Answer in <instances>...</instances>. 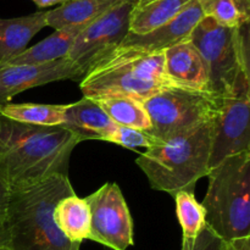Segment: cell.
<instances>
[{
  "mask_svg": "<svg viewBox=\"0 0 250 250\" xmlns=\"http://www.w3.org/2000/svg\"><path fill=\"white\" fill-rule=\"evenodd\" d=\"M80 143L62 126H34L0 115V176L10 192L67 176L70 156Z\"/></svg>",
  "mask_w": 250,
  "mask_h": 250,
  "instance_id": "6da1fadb",
  "label": "cell"
},
{
  "mask_svg": "<svg viewBox=\"0 0 250 250\" xmlns=\"http://www.w3.org/2000/svg\"><path fill=\"white\" fill-rule=\"evenodd\" d=\"M76 194L68 176L55 175L31 187L10 192L5 229L9 250H80L54 221L61 199Z\"/></svg>",
  "mask_w": 250,
  "mask_h": 250,
  "instance_id": "7a4b0ae2",
  "label": "cell"
},
{
  "mask_svg": "<svg viewBox=\"0 0 250 250\" xmlns=\"http://www.w3.org/2000/svg\"><path fill=\"white\" fill-rule=\"evenodd\" d=\"M212 121L176 134L149 148L136 159L153 189L175 197L181 190L194 192L209 173Z\"/></svg>",
  "mask_w": 250,
  "mask_h": 250,
  "instance_id": "3957f363",
  "label": "cell"
},
{
  "mask_svg": "<svg viewBox=\"0 0 250 250\" xmlns=\"http://www.w3.org/2000/svg\"><path fill=\"white\" fill-rule=\"evenodd\" d=\"M249 23L225 27L204 16L189 36L190 43L204 60L209 76V92L229 98L250 89Z\"/></svg>",
  "mask_w": 250,
  "mask_h": 250,
  "instance_id": "277c9868",
  "label": "cell"
},
{
  "mask_svg": "<svg viewBox=\"0 0 250 250\" xmlns=\"http://www.w3.org/2000/svg\"><path fill=\"white\" fill-rule=\"evenodd\" d=\"M207 177L205 226L224 242L250 237V151L225 159Z\"/></svg>",
  "mask_w": 250,
  "mask_h": 250,
  "instance_id": "5b68a950",
  "label": "cell"
},
{
  "mask_svg": "<svg viewBox=\"0 0 250 250\" xmlns=\"http://www.w3.org/2000/svg\"><path fill=\"white\" fill-rule=\"evenodd\" d=\"M164 53L143 54L119 49L95 65L80 82L87 98L128 97L144 102L171 87Z\"/></svg>",
  "mask_w": 250,
  "mask_h": 250,
  "instance_id": "8992f818",
  "label": "cell"
},
{
  "mask_svg": "<svg viewBox=\"0 0 250 250\" xmlns=\"http://www.w3.org/2000/svg\"><path fill=\"white\" fill-rule=\"evenodd\" d=\"M142 104L151 124L148 133L164 142L212 121L221 109L222 99L211 93L171 85Z\"/></svg>",
  "mask_w": 250,
  "mask_h": 250,
  "instance_id": "52a82bcc",
  "label": "cell"
},
{
  "mask_svg": "<svg viewBox=\"0 0 250 250\" xmlns=\"http://www.w3.org/2000/svg\"><path fill=\"white\" fill-rule=\"evenodd\" d=\"M136 5V0H124L80 32L67 59L81 71L83 77L116 50L128 36L129 20Z\"/></svg>",
  "mask_w": 250,
  "mask_h": 250,
  "instance_id": "ba28073f",
  "label": "cell"
},
{
  "mask_svg": "<svg viewBox=\"0 0 250 250\" xmlns=\"http://www.w3.org/2000/svg\"><path fill=\"white\" fill-rule=\"evenodd\" d=\"M90 211V241L114 250L133 246V221L116 183H105L84 198Z\"/></svg>",
  "mask_w": 250,
  "mask_h": 250,
  "instance_id": "9c48e42d",
  "label": "cell"
},
{
  "mask_svg": "<svg viewBox=\"0 0 250 250\" xmlns=\"http://www.w3.org/2000/svg\"><path fill=\"white\" fill-rule=\"evenodd\" d=\"M250 89L222 99L221 109L212 120L209 167L229 156L250 151Z\"/></svg>",
  "mask_w": 250,
  "mask_h": 250,
  "instance_id": "30bf717a",
  "label": "cell"
},
{
  "mask_svg": "<svg viewBox=\"0 0 250 250\" xmlns=\"http://www.w3.org/2000/svg\"><path fill=\"white\" fill-rule=\"evenodd\" d=\"M83 75L67 58L42 65L0 63V107L19 93L56 81L81 82Z\"/></svg>",
  "mask_w": 250,
  "mask_h": 250,
  "instance_id": "8fae6325",
  "label": "cell"
},
{
  "mask_svg": "<svg viewBox=\"0 0 250 250\" xmlns=\"http://www.w3.org/2000/svg\"><path fill=\"white\" fill-rule=\"evenodd\" d=\"M204 17L199 0H193L167 23L146 34L128 33L119 49L143 54L164 53L167 49L189 39L198 22Z\"/></svg>",
  "mask_w": 250,
  "mask_h": 250,
  "instance_id": "7c38bea8",
  "label": "cell"
},
{
  "mask_svg": "<svg viewBox=\"0 0 250 250\" xmlns=\"http://www.w3.org/2000/svg\"><path fill=\"white\" fill-rule=\"evenodd\" d=\"M164 61L166 77L171 84L210 93L207 66L189 39L164 51Z\"/></svg>",
  "mask_w": 250,
  "mask_h": 250,
  "instance_id": "4fadbf2b",
  "label": "cell"
},
{
  "mask_svg": "<svg viewBox=\"0 0 250 250\" xmlns=\"http://www.w3.org/2000/svg\"><path fill=\"white\" fill-rule=\"evenodd\" d=\"M72 132L80 142L89 139L105 141L117 126L109 119L93 99L83 97L73 104L66 105L65 120L61 125Z\"/></svg>",
  "mask_w": 250,
  "mask_h": 250,
  "instance_id": "5bb4252c",
  "label": "cell"
},
{
  "mask_svg": "<svg viewBox=\"0 0 250 250\" xmlns=\"http://www.w3.org/2000/svg\"><path fill=\"white\" fill-rule=\"evenodd\" d=\"M46 27V11L15 19H0V63L26 50L31 39Z\"/></svg>",
  "mask_w": 250,
  "mask_h": 250,
  "instance_id": "9a60e30c",
  "label": "cell"
},
{
  "mask_svg": "<svg viewBox=\"0 0 250 250\" xmlns=\"http://www.w3.org/2000/svg\"><path fill=\"white\" fill-rule=\"evenodd\" d=\"M85 27V26H84ZM84 27H66L54 33L36 45L27 48L21 54L4 63L9 65H42L67 58L73 42Z\"/></svg>",
  "mask_w": 250,
  "mask_h": 250,
  "instance_id": "2e32d148",
  "label": "cell"
},
{
  "mask_svg": "<svg viewBox=\"0 0 250 250\" xmlns=\"http://www.w3.org/2000/svg\"><path fill=\"white\" fill-rule=\"evenodd\" d=\"M124 0H71L46 11V26L56 29L84 27Z\"/></svg>",
  "mask_w": 250,
  "mask_h": 250,
  "instance_id": "e0dca14e",
  "label": "cell"
},
{
  "mask_svg": "<svg viewBox=\"0 0 250 250\" xmlns=\"http://www.w3.org/2000/svg\"><path fill=\"white\" fill-rule=\"evenodd\" d=\"M54 221L58 229L75 243L89 238L90 211L84 198L76 194L61 199L54 209Z\"/></svg>",
  "mask_w": 250,
  "mask_h": 250,
  "instance_id": "ac0fdd59",
  "label": "cell"
},
{
  "mask_svg": "<svg viewBox=\"0 0 250 250\" xmlns=\"http://www.w3.org/2000/svg\"><path fill=\"white\" fill-rule=\"evenodd\" d=\"M193 0H153L136 5L129 20V33L146 34L175 19Z\"/></svg>",
  "mask_w": 250,
  "mask_h": 250,
  "instance_id": "d6986e66",
  "label": "cell"
},
{
  "mask_svg": "<svg viewBox=\"0 0 250 250\" xmlns=\"http://www.w3.org/2000/svg\"><path fill=\"white\" fill-rule=\"evenodd\" d=\"M103 109L114 124L128 128L149 132L150 120L143 104L128 97H100L90 98Z\"/></svg>",
  "mask_w": 250,
  "mask_h": 250,
  "instance_id": "ffe728a7",
  "label": "cell"
},
{
  "mask_svg": "<svg viewBox=\"0 0 250 250\" xmlns=\"http://www.w3.org/2000/svg\"><path fill=\"white\" fill-rule=\"evenodd\" d=\"M66 105L6 104L0 107V115L12 121L34 126H61L65 120Z\"/></svg>",
  "mask_w": 250,
  "mask_h": 250,
  "instance_id": "44dd1931",
  "label": "cell"
},
{
  "mask_svg": "<svg viewBox=\"0 0 250 250\" xmlns=\"http://www.w3.org/2000/svg\"><path fill=\"white\" fill-rule=\"evenodd\" d=\"M204 16L225 27L237 28L249 23L250 0H199Z\"/></svg>",
  "mask_w": 250,
  "mask_h": 250,
  "instance_id": "7402d4cb",
  "label": "cell"
},
{
  "mask_svg": "<svg viewBox=\"0 0 250 250\" xmlns=\"http://www.w3.org/2000/svg\"><path fill=\"white\" fill-rule=\"evenodd\" d=\"M176 214L183 233V241H193L205 227V210L195 199L194 192L181 190L175 195Z\"/></svg>",
  "mask_w": 250,
  "mask_h": 250,
  "instance_id": "603a6c76",
  "label": "cell"
},
{
  "mask_svg": "<svg viewBox=\"0 0 250 250\" xmlns=\"http://www.w3.org/2000/svg\"><path fill=\"white\" fill-rule=\"evenodd\" d=\"M105 142L119 144L124 148L134 149V148H153L163 143V141L155 138L150 133L139 129L128 128V127L119 126L115 127L114 131L105 138Z\"/></svg>",
  "mask_w": 250,
  "mask_h": 250,
  "instance_id": "cb8c5ba5",
  "label": "cell"
},
{
  "mask_svg": "<svg viewBox=\"0 0 250 250\" xmlns=\"http://www.w3.org/2000/svg\"><path fill=\"white\" fill-rule=\"evenodd\" d=\"M222 243L224 241L205 226L195 239L182 242V250H221Z\"/></svg>",
  "mask_w": 250,
  "mask_h": 250,
  "instance_id": "d4e9b609",
  "label": "cell"
},
{
  "mask_svg": "<svg viewBox=\"0 0 250 250\" xmlns=\"http://www.w3.org/2000/svg\"><path fill=\"white\" fill-rule=\"evenodd\" d=\"M10 189L4 182L2 177L0 176V227L4 226L5 220H6L7 205H9Z\"/></svg>",
  "mask_w": 250,
  "mask_h": 250,
  "instance_id": "484cf974",
  "label": "cell"
},
{
  "mask_svg": "<svg viewBox=\"0 0 250 250\" xmlns=\"http://www.w3.org/2000/svg\"><path fill=\"white\" fill-rule=\"evenodd\" d=\"M221 250H250V237L224 242Z\"/></svg>",
  "mask_w": 250,
  "mask_h": 250,
  "instance_id": "4316f807",
  "label": "cell"
},
{
  "mask_svg": "<svg viewBox=\"0 0 250 250\" xmlns=\"http://www.w3.org/2000/svg\"><path fill=\"white\" fill-rule=\"evenodd\" d=\"M32 1H33L37 6L41 7V9H45V7L54 6V5H59V6H60V5L65 4V2L67 1H71V0H32Z\"/></svg>",
  "mask_w": 250,
  "mask_h": 250,
  "instance_id": "83f0119b",
  "label": "cell"
},
{
  "mask_svg": "<svg viewBox=\"0 0 250 250\" xmlns=\"http://www.w3.org/2000/svg\"><path fill=\"white\" fill-rule=\"evenodd\" d=\"M1 244H9V234L5 226L0 227V246Z\"/></svg>",
  "mask_w": 250,
  "mask_h": 250,
  "instance_id": "f1b7e54d",
  "label": "cell"
},
{
  "mask_svg": "<svg viewBox=\"0 0 250 250\" xmlns=\"http://www.w3.org/2000/svg\"><path fill=\"white\" fill-rule=\"evenodd\" d=\"M137 5H144V4H148V2L153 1V0H136Z\"/></svg>",
  "mask_w": 250,
  "mask_h": 250,
  "instance_id": "f546056e",
  "label": "cell"
},
{
  "mask_svg": "<svg viewBox=\"0 0 250 250\" xmlns=\"http://www.w3.org/2000/svg\"><path fill=\"white\" fill-rule=\"evenodd\" d=\"M0 250H9V248H7V244H1V246H0Z\"/></svg>",
  "mask_w": 250,
  "mask_h": 250,
  "instance_id": "4dcf8cb0",
  "label": "cell"
}]
</instances>
